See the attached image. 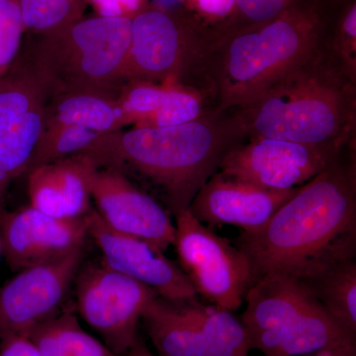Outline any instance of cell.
I'll return each instance as SVG.
<instances>
[{"label": "cell", "mask_w": 356, "mask_h": 356, "mask_svg": "<svg viewBox=\"0 0 356 356\" xmlns=\"http://www.w3.org/2000/svg\"><path fill=\"white\" fill-rule=\"evenodd\" d=\"M350 146L248 138L229 149L218 172L262 188L286 191L310 181Z\"/></svg>", "instance_id": "cell-12"}, {"label": "cell", "mask_w": 356, "mask_h": 356, "mask_svg": "<svg viewBox=\"0 0 356 356\" xmlns=\"http://www.w3.org/2000/svg\"><path fill=\"white\" fill-rule=\"evenodd\" d=\"M88 214L79 219H58L31 206L0 216L1 255L11 270L57 261L86 247Z\"/></svg>", "instance_id": "cell-15"}, {"label": "cell", "mask_w": 356, "mask_h": 356, "mask_svg": "<svg viewBox=\"0 0 356 356\" xmlns=\"http://www.w3.org/2000/svg\"><path fill=\"white\" fill-rule=\"evenodd\" d=\"M41 356H117L84 331L72 311L63 310L29 332Z\"/></svg>", "instance_id": "cell-20"}, {"label": "cell", "mask_w": 356, "mask_h": 356, "mask_svg": "<svg viewBox=\"0 0 356 356\" xmlns=\"http://www.w3.org/2000/svg\"><path fill=\"white\" fill-rule=\"evenodd\" d=\"M126 356H154L151 350L147 348L146 343H145L144 339L139 336L135 344L132 346L130 350Z\"/></svg>", "instance_id": "cell-33"}, {"label": "cell", "mask_w": 356, "mask_h": 356, "mask_svg": "<svg viewBox=\"0 0 356 356\" xmlns=\"http://www.w3.org/2000/svg\"><path fill=\"white\" fill-rule=\"evenodd\" d=\"M86 247L57 259L18 271L0 287V339L28 336L63 311L79 268Z\"/></svg>", "instance_id": "cell-13"}, {"label": "cell", "mask_w": 356, "mask_h": 356, "mask_svg": "<svg viewBox=\"0 0 356 356\" xmlns=\"http://www.w3.org/2000/svg\"><path fill=\"white\" fill-rule=\"evenodd\" d=\"M0 356H41L27 336H10L0 339Z\"/></svg>", "instance_id": "cell-31"}, {"label": "cell", "mask_w": 356, "mask_h": 356, "mask_svg": "<svg viewBox=\"0 0 356 356\" xmlns=\"http://www.w3.org/2000/svg\"><path fill=\"white\" fill-rule=\"evenodd\" d=\"M132 20L81 18L41 35L26 60L50 84L51 93L97 91L117 96L131 44Z\"/></svg>", "instance_id": "cell-6"}, {"label": "cell", "mask_w": 356, "mask_h": 356, "mask_svg": "<svg viewBox=\"0 0 356 356\" xmlns=\"http://www.w3.org/2000/svg\"><path fill=\"white\" fill-rule=\"evenodd\" d=\"M97 16L132 20L151 4L149 0H86Z\"/></svg>", "instance_id": "cell-30"}, {"label": "cell", "mask_w": 356, "mask_h": 356, "mask_svg": "<svg viewBox=\"0 0 356 356\" xmlns=\"http://www.w3.org/2000/svg\"><path fill=\"white\" fill-rule=\"evenodd\" d=\"M216 41V34L184 8L151 3L132 19L124 81L181 83L214 99L208 70Z\"/></svg>", "instance_id": "cell-7"}, {"label": "cell", "mask_w": 356, "mask_h": 356, "mask_svg": "<svg viewBox=\"0 0 356 356\" xmlns=\"http://www.w3.org/2000/svg\"><path fill=\"white\" fill-rule=\"evenodd\" d=\"M355 149L351 145L298 187L266 226L236 238L250 261L252 282L268 273L309 282L356 259Z\"/></svg>", "instance_id": "cell-1"}, {"label": "cell", "mask_w": 356, "mask_h": 356, "mask_svg": "<svg viewBox=\"0 0 356 356\" xmlns=\"http://www.w3.org/2000/svg\"><path fill=\"white\" fill-rule=\"evenodd\" d=\"M297 189L262 188L217 172L201 187L189 210L211 229L229 225L242 229L243 233H254L266 226Z\"/></svg>", "instance_id": "cell-17"}, {"label": "cell", "mask_w": 356, "mask_h": 356, "mask_svg": "<svg viewBox=\"0 0 356 356\" xmlns=\"http://www.w3.org/2000/svg\"><path fill=\"white\" fill-rule=\"evenodd\" d=\"M26 31L41 35L57 31L83 17L86 0H18Z\"/></svg>", "instance_id": "cell-25"}, {"label": "cell", "mask_w": 356, "mask_h": 356, "mask_svg": "<svg viewBox=\"0 0 356 356\" xmlns=\"http://www.w3.org/2000/svg\"><path fill=\"white\" fill-rule=\"evenodd\" d=\"M100 136V133L76 126L60 125L44 128L33 154L27 172L44 163H53L76 154H88Z\"/></svg>", "instance_id": "cell-24"}, {"label": "cell", "mask_w": 356, "mask_h": 356, "mask_svg": "<svg viewBox=\"0 0 356 356\" xmlns=\"http://www.w3.org/2000/svg\"><path fill=\"white\" fill-rule=\"evenodd\" d=\"M327 17V0H301L273 19L220 37L208 70L218 111L247 104L325 47Z\"/></svg>", "instance_id": "cell-4"}, {"label": "cell", "mask_w": 356, "mask_h": 356, "mask_svg": "<svg viewBox=\"0 0 356 356\" xmlns=\"http://www.w3.org/2000/svg\"><path fill=\"white\" fill-rule=\"evenodd\" d=\"M88 236L102 252L103 266L152 288L165 298L197 295L179 266L159 248L110 229L95 208L88 213Z\"/></svg>", "instance_id": "cell-16"}, {"label": "cell", "mask_w": 356, "mask_h": 356, "mask_svg": "<svg viewBox=\"0 0 356 356\" xmlns=\"http://www.w3.org/2000/svg\"><path fill=\"white\" fill-rule=\"evenodd\" d=\"M158 356H248L247 334L232 312L195 296H156L140 318Z\"/></svg>", "instance_id": "cell-8"}, {"label": "cell", "mask_w": 356, "mask_h": 356, "mask_svg": "<svg viewBox=\"0 0 356 356\" xmlns=\"http://www.w3.org/2000/svg\"><path fill=\"white\" fill-rule=\"evenodd\" d=\"M25 31L18 0H0V77L17 60Z\"/></svg>", "instance_id": "cell-28"}, {"label": "cell", "mask_w": 356, "mask_h": 356, "mask_svg": "<svg viewBox=\"0 0 356 356\" xmlns=\"http://www.w3.org/2000/svg\"><path fill=\"white\" fill-rule=\"evenodd\" d=\"M0 257H1V245H0Z\"/></svg>", "instance_id": "cell-34"}, {"label": "cell", "mask_w": 356, "mask_h": 356, "mask_svg": "<svg viewBox=\"0 0 356 356\" xmlns=\"http://www.w3.org/2000/svg\"><path fill=\"white\" fill-rule=\"evenodd\" d=\"M306 283L339 325L356 337V259Z\"/></svg>", "instance_id": "cell-21"}, {"label": "cell", "mask_w": 356, "mask_h": 356, "mask_svg": "<svg viewBox=\"0 0 356 356\" xmlns=\"http://www.w3.org/2000/svg\"><path fill=\"white\" fill-rule=\"evenodd\" d=\"M74 284L79 315L112 353L126 356L140 336L145 309L158 293L102 262H83Z\"/></svg>", "instance_id": "cell-11"}, {"label": "cell", "mask_w": 356, "mask_h": 356, "mask_svg": "<svg viewBox=\"0 0 356 356\" xmlns=\"http://www.w3.org/2000/svg\"><path fill=\"white\" fill-rule=\"evenodd\" d=\"M235 3L236 0H184V8L216 34L233 13Z\"/></svg>", "instance_id": "cell-29"}, {"label": "cell", "mask_w": 356, "mask_h": 356, "mask_svg": "<svg viewBox=\"0 0 356 356\" xmlns=\"http://www.w3.org/2000/svg\"><path fill=\"white\" fill-rule=\"evenodd\" d=\"M245 139L231 112L213 108L184 125L102 134L84 156L100 168L144 180L175 216L189 208L229 149Z\"/></svg>", "instance_id": "cell-2"}, {"label": "cell", "mask_w": 356, "mask_h": 356, "mask_svg": "<svg viewBox=\"0 0 356 356\" xmlns=\"http://www.w3.org/2000/svg\"><path fill=\"white\" fill-rule=\"evenodd\" d=\"M241 322L250 350L264 356H308L356 346L305 281L281 273L257 278L245 294Z\"/></svg>", "instance_id": "cell-5"}, {"label": "cell", "mask_w": 356, "mask_h": 356, "mask_svg": "<svg viewBox=\"0 0 356 356\" xmlns=\"http://www.w3.org/2000/svg\"><path fill=\"white\" fill-rule=\"evenodd\" d=\"M300 1L301 0H236L233 13L216 33L217 40L229 33L273 19Z\"/></svg>", "instance_id": "cell-27"}, {"label": "cell", "mask_w": 356, "mask_h": 356, "mask_svg": "<svg viewBox=\"0 0 356 356\" xmlns=\"http://www.w3.org/2000/svg\"><path fill=\"white\" fill-rule=\"evenodd\" d=\"M308 356H356V346L321 350Z\"/></svg>", "instance_id": "cell-32"}, {"label": "cell", "mask_w": 356, "mask_h": 356, "mask_svg": "<svg viewBox=\"0 0 356 356\" xmlns=\"http://www.w3.org/2000/svg\"><path fill=\"white\" fill-rule=\"evenodd\" d=\"M50 84L27 60L0 77V216L9 187L28 166L44 129Z\"/></svg>", "instance_id": "cell-10"}, {"label": "cell", "mask_w": 356, "mask_h": 356, "mask_svg": "<svg viewBox=\"0 0 356 356\" xmlns=\"http://www.w3.org/2000/svg\"><path fill=\"white\" fill-rule=\"evenodd\" d=\"M216 108L212 96L201 89L181 83L168 84L158 109L136 124V128H165L191 123Z\"/></svg>", "instance_id": "cell-22"}, {"label": "cell", "mask_w": 356, "mask_h": 356, "mask_svg": "<svg viewBox=\"0 0 356 356\" xmlns=\"http://www.w3.org/2000/svg\"><path fill=\"white\" fill-rule=\"evenodd\" d=\"M229 112L247 139L341 147L356 144V83L325 47Z\"/></svg>", "instance_id": "cell-3"}, {"label": "cell", "mask_w": 356, "mask_h": 356, "mask_svg": "<svg viewBox=\"0 0 356 356\" xmlns=\"http://www.w3.org/2000/svg\"><path fill=\"white\" fill-rule=\"evenodd\" d=\"M76 126L106 134L127 127L116 96L97 91H60L51 93L44 113V128Z\"/></svg>", "instance_id": "cell-19"}, {"label": "cell", "mask_w": 356, "mask_h": 356, "mask_svg": "<svg viewBox=\"0 0 356 356\" xmlns=\"http://www.w3.org/2000/svg\"><path fill=\"white\" fill-rule=\"evenodd\" d=\"M84 154L32 168L28 177L30 206L58 219H79L91 207L90 180L98 168Z\"/></svg>", "instance_id": "cell-18"}, {"label": "cell", "mask_w": 356, "mask_h": 356, "mask_svg": "<svg viewBox=\"0 0 356 356\" xmlns=\"http://www.w3.org/2000/svg\"><path fill=\"white\" fill-rule=\"evenodd\" d=\"M168 84L145 81H129L122 86L116 102L128 126L144 120L159 108L168 91Z\"/></svg>", "instance_id": "cell-26"}, {"label": "cell", "mask_w": 356, "mask_h": 356, "mask_svg": "<svg viewBox=\"0 0 356 356\" xmlns=\"http://www.w3.org/2000/svg\"><path fill=\"white\" fill-rule=\"evenodd\" d=\"M325 50L356 83V0H327Z\"/></svg>", "instance_id": "cell-23"}, {"label": "cell", "mask_w": 356, "mask_h": 356, "mask_svg": "<svg viewBox=\"0 0 356 356\" xmlns=\"http://www.w3.org/2000/svg\"><path fill=\"white\" fill-rule=\"evenodd\" d=\"M91 200L103 222L165 252L175 242V222L153 196L112 168L98 166L90 180Z\"/></svg>", "instance_id": "cell-14"}, {"label": "cell", "mask_w": 356, "mask_h": 356, "mask_svg": "<svg viewBox=\"0 0 356 356\" xmlns=\"http://www.w3.org/2000/svg\"><path fill=\"white\" fill-rule=\"evenodd\" d=\"M175 217L172 245L178 266L196 294L222 310L233 313L240 309L252 284L248 257L235 243L198 221L189 208Z\"/></svg>", "instance_id": "cell-9"}]
</instances>
